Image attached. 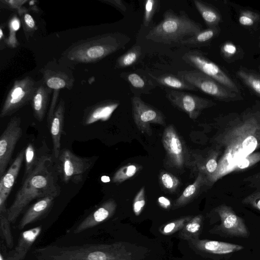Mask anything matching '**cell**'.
Returning a JSON list of instances; mask_svg holds the SVG:
<instances>
[{"label": "cell", "mask_w": 260, "mask_h": 260, "mask_svg": "<svg viewBox=\"0 0 260 260\" xmlns=\"http://www.w3.org/2000/svg\"><path fill=\"white\" fill-rule=\"evenodd\" d=\"M55 198L48 196L38 200L25 212L19 222L18 229L22 230L27 225L45 217L53 207Z\"/></svg>", "instance_id": "ac0fdd59"}, {"label": "cell", "mask_w": 260, "mask_h": 260, "mask_svg": "<svg viewBox=\"0 0 260 260\" xmlns=\"http://www.w3.org/2000/svg\"><path fill=\"white\" fill-rule=\"evenodd\" d=\"M121 78L126 81L129 85L134 95L140 96L142 94H149L156 85V83L150 78L142 73L135 72H122Z\"/></svg>", "instance_id": "7402d4cb"}, {"label": "cell", "mask_w": 260, "mask_h": 260, "mask_svg": "<svg viewBox=\"0 0 260 260\" xmlns=\"http://www.w3.org/2000/svg\"><path fill=\"white\" fill-rule=\"evenodd\" d=\"M53 90L48 87L43 80L36 82V87L30 104L35 118L42 121L46 115Z\"/></svg>", "instance_id": "d6986e66"}, {"label": "cell", "mask_w": 260, "mask_h": 260, "mask_svg": "<svg viewBox=\"0 0 260 260\" xmlns=\"http://www.w3.org/2000/svg\"><path fill=\"white\" fill-rule=\"evenodd\" d=\"M244 181L248 182L250 187L260 190V172L245 178Z\"/></svg>", "instance_id": "7bdbcfd3"}, {"label": "cell", "mask_w": 260, "mask_h": 260, "mask_svg": "<svg viewBox=\"0 0 260 260\" xmlns=\"http://www.w3.org/2000/svg\"><path fill=\"white\" fill-rule=\"evenodd\" d=\"M158 202L161 206L164 208H167L171 205L170 200L165 197H160L158 199Z\"/></svg>", "instance_id": "7dc6e473"}, {"label": "cell", "mask_w": 260, "mask_h": 260, "mask_svg": "<svg viewBox=\"0 0 260 260\" xmlns=\"http://www.w3.org/2000/svg\"><path fill=\"white\" fill-rule=\"evenodd\" d=\"M145 205V189L143 186L136 194L133 203L134 212L138 214L140 213Z\"/></svg>", "instance_id": "74e56055"}, {"label": "cell", "mask_w": 260, "mask_h": 260, "mask_svg": "<svg viewBox=\"0 0 260 260\" xmlns=\"http://www.w3.org/2000/svg\"><path fill=\"white\" fill-rule=\"evenodd\" d=\"M40 152L37 151L32 143H28L25 148V172L23 179L29 175L35 168Z\"/></svg>", "instance_id": "f546056e"}, {"label": "cell", "mask_w": 260, "mask_h": 260, "mask_svg": "<svg viewBox=\"0 0 260 260\" xmlns=\"http://www.w3.org/2000/svg\"><path fill=\"white\" fill-rule=\"evenodd\" d=\"M119 104V101L106 100L87 108L83 114V124L87 125L99 120H108Z\"/></svg>", "instance_id": "9a60e30c"}, {"label": "cell", "mask_w": 260, "mask_h": 260, "mask_svg": "<svg viewBox=\"0 0 260 260\" xmlns=\"http://www.w3.org/2000/svg\"><path fill=\"white\" fill-rule=\"evenodd\" d=\"M182 58L196 70L214 79L230 90L240 93V89L234 81L202 52L197 50L190 51L185 53Z\"/></svg>", "instance_id": "ba28073f"}, {"label": "cell", "mask_w": 260, "mask_h": 260, "mask_svg": "<svg viewBox=\"0 0 260 260\" xmlns=\"http://www.w3.org/2000/svg\"><path fill=\"white\" fill-rule=\"evenodd\" d=\"M260 161V152H254L241 160L235 166L234 172L243 171L251 167Z\"/></svg>", "instance_id": "8d00e7d4"}, {"label": "cell", "mask_w": 260, "mask_h": 260, "mask_svg": "<svg viewBox=\"0 0 260 260\" xmlns=\"http://www.w3.org/2000/svg\"><path fill=\"white\" fill-rule=\"evenodd\" d=\"M131 39L121 32L104 34L78 41L61 54L58 61L68 67L97 62L124 48Z\"/></svg>", "instance_id": "3957f363"}, {"label": "cell", "mask_w": 260, "mask_h": 260, "mask_svg": "<svg viewBox=\"0 0 260 260\" xmlns=\"http://www.w3.org/2000/svg\"><path fill=\"white\" fill-rule=\"evenodd\" d=\"M175 226V224L174 223L171 222L169 223L164 228V231L165 233H170L174 229Z\"/></svg>", "instance_id": "c3c4849f"}, {"label": "cell", "mask_w": 260, "mask_h": 260, "mask_svg": "<svg viewBox=\"0 0 260 260\" xmlns=\"http://www.w3.org/2000/svg\"><path fill=\"white\" fill-rule=\"evenodd\" d=\"M177 75L200 90L214 98L224 102L242 99L236 93L223 86L214 79L197 70L180 71Z\"/></svg>", "instance_id": "8992f818"}, {"label": "cell", "mask_w": 260, "mask_h": 260, "mask_svg": "<svg viewBox=\"0 0 260 260\" xmlns=\"http://www.w3.org/2000/svg\"><path fill=\"white\" fill-rule=\"evenodd\" d=\"M116 206V203L113 199L106 201L82 220L75 228L73 233L78 234L95 226L110 216Z\"/></svg>", "instance_id": "e0dca14e"}, {"label": "cell", "mask_w": 260, "mask_h": 260, "mask_svg": "<svg viewBox=\"0 0 260 260\" xmlns=\"http://www.w3.org/2000/svg\"><path fill=\"white\" fill-rule=\"evenodd\" d=\"M0 260H5V257H4L2 253L0 254Z\"/></svg>", "instance_id": "f907efd6"}, {"label": "cell", "mask_w": 260, "mask_h": 260, "mask_svg": "<svg viewBox=\"0 0 260 260\" xmlns=\"http://www.w3.org/2000/svg\"><path fill=\"white\" fill-rule=\"evenodd\" d=\"M166 97L174 107L192 120L197 119L203 110L215 105L211 100L180 90H166Z\"/></svg>", "instance_id": "30bf717a"}, {"label": "cell", "mask_w": 260, "mask_h": 260, "mask_svg": "<svg viewBox=\"0 0 260 260\" xmlns=\"http://www.w3.org/2000/svg\"><path fill=\"white\" fill-rule=\"evenodd\" d=\"M259 119H260V115H259Z\"/></svg>", "instance_id": "816d5d0a"}, {"label": "cell", "mask_w": 260, "mask_h": 260, "mask_svg": "<svg viewBox=\"0 0 260 260\" xmlns=\"http://www.w3.org/2000/svg\"><path fill=\"white\" fill-rule=\"evenodd\" d=\"M205 185H208L206 176L203 173L199 172L194 182L186 187L177 199L176 205H182L189 202L199 194L201 188Z\"/></svg>", "instance_id": "d4e9b609"}, {"label": "cell", "mask_w": 260, "mask_h": 260, "mask_svg": "<svg viewBox=\"0 0 260 260\" xmlns=\"http://www.w3.org/2000/svg\"><path fill=\"white\" fill-rule=\"evenodd\" d=\"M203 247L208 252L219 255L233 253L244 248L238 244L217 241H207L204 243Z\"/></svg>", "instance_id": "4316f807"}, {"label": "cell", "mask_w": 260, "mask_h": 260, "mask_svg": "<svg viewBox=\"0 0 260 260\" xmlns=\"http://www.w3.org/2000/svg\"><path fill=\"white\" fill-rule=\"evenodd\" d=\"M200 23L190 19L184 11L179 14L172 9L166 10L162 20L146 35L147 39L169 44L180 43L202 30Z\"/></svg>", "instance_id": "277c9868"}, {"label": "cell", "mask_w": 260, "mask_h": 260, "mask_svg": "<svg viewBox=\"0 0 260 260\" xmlns=\"http://www.w3.org/2000/svg\"><path fill=\"white\" fill-rule=\"evenodd\" d=\"M4 39V34L3 32V29L2 27V25L1 26L0 28V41L2 42L3 41V39Z\"/></svg>", "instance_id": "681fc988"}, {"label": "cell", "mask_w": 260, "mask_h": 260, "mask_svg": "<svg viewBox=\"0 0 260 260\" xmlns=\"http://www.w3.org/2000/svg\"><path fill=\"white\" fill-rule=\"evenodd\" d=\"M222 51L224 54L228 55H233L236 52L237 49L236 46L231 43L225 44L222 48Z\"/></svg>", "instance_id": "ee69618b"}, {"label": "cell", "mask_w": 260, "mask_h": 260, "mask_svg": "<svg viewBox=\"0 0 260 260\" xmlns=\"http://www.w3.org/2000/svg\"><path fill=\"white\" fill-rule=\"evenodd\" d=\"M21 120L15 116L11 118L0 137V177L5 173L15 146L22 135Z\"/></svg>", "instance_id": "7c38bea8"}, {"label": "cell", "mask_w": 260, "mask_h": 260, "mask_svg": "<svg viewBox=\"0 0 260 260\" xmlns=\"http://www.w3.org/2000/svg\"><path fill=\"white\" fill-rule=\"evenodd\" d=\"M58 177L54 157L45 150L40 151L35 168L22 180L13 202L7 209L10 223H14L32 201L48 196L58 197L61 193Z\"/></svg>", "instance_id": "7a4b0ae2"}, {"label": "cell", "mask_w": 260, "mask_h": 260, "mask_svg": "<svg viewBox=\"0 0 260 260\" xmlns=\"http://www.w3.org/2000/svg\"><path fill=\"white\" fill-rule=\"evenodd\" d=\"M9 28L17 31L20 27V21L16 16H13L9 22Z\"/></svg>", "instance_id": "f6af8a7d"}, {"label": "cell", "mask_w": 260, "mask_h": 260, "mask_svg": "<svg viewBox=\"0 0 260 260\" xmlns=\"http://www.w3.org/2000/svg\"><path fill=\"white\" fill-rule=\"evenodd\" d=\"M237 75L248 87L260 95L259 76L244 70H239Z\"/></svg>", "instance_id": "1f68e13d"}, {"label": "cell", "mask_w": 260, "mask_h": 260, "mask_svg": "<svg viewBox=\"0 0 260 260\" xmlns=\"http://www.w3.org/2000/svg\"><path fill=\"white\" fill-rule=\"evenodd\" d=\"M147 75L158 85L175 90H198L191 84L187 82L177 75L172 74H165L159 76H155L150 73Z\"/></svg>", "instance_id": "cb8c5ba5"}, {"label": "cell", "mask_w": 260, "mask_h": 260, "mask_svg": "<svg viewBox=\"0 0 260 260\" xmlns=\"http://www.w3.org/2000/svg\"><path fill=\"white\" fill-rule=\"evenodd\" d=\"M259 114L249 113L228 120L214 139L219 153L216 171L207 178L211 186L234 172L236 165L260 148Z\"/></svg>", "instance_id": "6da1fadb"}, {"label": "cell", "mask_w": 260, "mask_h": 260, "mask_svg": "<svg viewBox=\"0 0 260 260\" xmlns=\"http://www.w3.org/2000/svg\"><path fill=\"white\" fill-rule=\"evenodd\" d=\"M242 203L260 211V190H256L245 198Z\"/></svg>", "instance_id": "f35d334b"}, {"label": "cell", "mask_w": 260, "mask_h": 260, "mask_svg": "<svg viewBox=\"0 0 260 260\" xmlns=\"http://www.w3.org/2000/svg\"><path fill=\"white\" fill-rule=\"evenodd\" d=\"M100 1L116 8L121 12L126 11V5L122 0H101Z\"/></svg>", "instance_id": "b9f144b4"}, {"label": "cell", "mask_w": 260, "mask_h": 260, "mask_svg": "<svg viewBox=\"0 0 260 260\" xmlns=\"http://www.w3.org/2000/svg\"><path fill=\"white\" fill-rule=\"evenodd\" d=\"M218 32L217 27H209L202 30L197 34L182 41L180 43L184 45H199L210 41Z\"/></svg>", "instance_id": "f1b7e54d"}, {"label": "cell", "mask_w": 260, "mask_h": 260, "mask_svg": "<svg viewBox=\"0 0 260 260\" xmlns=\"http://www.w3.org/2000/svg\"><path fill=\"white\" fill-rule=\"evenodd\" d=\"M159 180L162 188L170 192H175L180 184L179 180L176 176L166 171L160 173Z\"/></svg>", "instance_id": "e575fe53"}, {"label": "cell", "mask_w": 260, "mask_h": 260, "mask_svg": "<svg viewBox=\"0 0 260 260\" xmlns=\"http://www.w3.org/2000/svg\"><path fill=\"white\" fill-rule=\"evenodd\" d=\"M65 114V102L60 99L52 118L48 123L53 144V155L54 159L57 158L61 150V136Z\"/></svg>", "instance_id": "2e32d148"}, {"label": "cell", "mask_w": 260, "mask_h": 260, "mask_svg": "<svg viewBox=\"0 0 260 260\" xmlns=\"http://www.w3.org/2000/svg\"><path fill=\"white\" fill-rule=\"evenodd\" d=\"M215 210L220 220L219 229L224 235L232 237L247 238L249 236V232L244 220L237 215L231 207L221 205Z\"/></svg>", "instance_id": "5bb4252c"}, {"label": "cell", "mask_w": 260, "mask_h": 260, "mask_svg": "<svg viewBox=\"0 0 260 260\" xmlns=\"http://www.w3.org/2000/svg\"><path fill=\"white\" fill-rule=\"evenodd\" d=\"M40 72L43 82L53 91L63 88L71 90L74 86L75 79L72 70L58 61L48 62Z\"/></svg>", "instance_id": "4fadbf2b"}, {"label": "cell", "mask_w": 260, "mask_h": 260, "mask_svg": "<svg viewBox=\"0 0 260 260\" xmlns=\"http://www.w3.org/2000/svg\"><path fill=\"white\" fill-rule=\"evenodd\" d=\"M255 19V17L252 12H244L240 15L239 18V22L241 25L250 26L254 23Z\"/></svg>", "instance_id": "60d3db41"}, {"label": "cell", "mask_w": 260, "mask_h": 260, "mask_svg": "<svg viewBox=\"0 0 260 260\" xmlns=\"http://www.w3.org/2000/svg\"><path fill=\"white\" fill-rule=\"evenodd\" d=\"M55 161L58 176L62 182L78 184L94 165L95 157H81L63 148Z\"/></svg>", "instance_id": "5b68a950"}, {"label": "cell", "mask_w": 260, "mask_h": 260, "mask_svg": "<svg viewBox=\"0 0 260 260\" xmlns=\"http://www.w3.org/2000/svg\"><path fill=\"white\" fill-rule=\"evenodd\" d=\"M139 169V166L133 164L123 166L114 173L112 181L116 183H122L133 177Z\"/></svg>", "instance_id": "d6a6232c"}, {"label": "cell", "mask_w": 260, "mask_h": 260, "mask_svg": "<svg viewBox=\"0 0 260 260\" xmlns=\"http://www.w3.org/2000/svg\"><path fill=\"white\" fill-rule=\"evenodd\" d=\"M193 2L209 28L217 26L221 20L220 15L217 10L202 1L193 0Z\"/></svg>", "instance_id": "484cf974"}, {"label": "cell", "mask_w": 260, "mask_h": 260, "mask_svg": "<svg viewBox=\"0 0 260 260\" xmlns=\"http://www.w3.org/2000/svg\"><path fill=\"white\" fill-rule=\"evenodd\" d=\"M28 2L27 0H1V7L9 10H16L18 12L22 6Z\"/></svg>", "instance_id": "ab89813d"}, {"label": "cell", "mask_w": 260, "mask_h": 260, "mask_svg": "<svg viewBox=\"0 0 260 260\" xmlns=\"http://www.w3.org/2000/svg\"><path fill=\"white\" fill-rule=\"evenodd\" d=\"M133 115L138 129L149 136L152 134L150 124L166 125L162 112L143 101L140 96L134 95L131 98Z\"/></svg>", "instance_id": "8fae6325"}, {"label": "cell", "mask_w": 260, "mask_h": 260, "mask_svg": "<svg viewBox=\"0 0 260 260\" xmlns=\"http://www.w3.org/2000/svg\"><path fill=\"white\" fill-rule=\"evenodd\" d=\"M141 54V46L140 45L134 46L117 59L115 68L123 69L133 66L138 61Z\"/></svg>", "instance_id": "83f0119b"}, {"label": "cell", "mask_w": 260, "mask_h": 260, "mask_svg": "<svg viewBox=\"0 0 260 260\" xmlns=\"http://www.w3.org/2000/svg\"><path fill=\"white\" fill-rule=\"evenodd\" d=\"M9 221L7 214L0 213V229L1 234L7 246L11 248L13 246V238L12 235Z\"/></svg>", "instance_id": "d590c367"}, {"label": "cell", "mask_w": 260, "mask_h": 260, "mask_svg": "<svg viewBox=\"0 0 260 260\" xmlns=\"http://www.w3.org/2000/svg\"><path fill=\"white\" fill-rule=\"evenodd\" d=\"M18 12L21 18V23L25 38L28 40L37 29L35 21L25 8L22 7Z\"/></svg>", "instance_id": "4dcf8cb0"}, {"label": "cell", "mask_w": 260, "mask_h": 260, "mask_svg": "<svg viewBox=\"0 0 260 260\" xmlns=\"http://www.w3.org/2000/svg\"><path fill=\"white\" fill-rule=\"evenodd\" d=\"M193 156V160L189 164H191L198 172L203 173L208 178L216 171L219 156L216 148L213 147L205 153H194Z\"/></svg>", "instance_id": "44dd1931"}, {"label": "cell", "mask_w": 260, "mask_h": 260, "mask_svg": "<svg viewBox=\"0 0 260 260\" xmlns=\"http://www.w3.org/2000/svg\"><path fill=\"white\" fill-rule=\"evenodd\" d=\"M200 224L199 222H193L186 225V230L191 233H196L200 229Z\"/></svg>", "instance_id": "bcb514c9"}, {"label": "cell", "mask_w": 260, "mask_h": 260, "mask_svg": "<svg viewBox=\"0 0 260 260\" xmlns=\"http://www.w3.org/2000/svg\"><path fill=\"white\" fill-rule=\"evenodd\" d=\"M42 226L26 230L19 236L17 244L5 260H24L32 245L40 235Z\"/></svg>", "instance_id": "ffe728a7"}, {"label": "cell", "mask_w": 260, "mask_h": 260, "mask_svg": "<svg viewBox=\"0 0 260 260\" xmlns=\"http://www.w3.org/2000/svg\"><path fill=\"white\" fill-rule=\"evenodd\" d=\"M25 148L18 154L6 172L1 177L0 196L7 199L14 186L24 159Z\"/></svg>", "instance_id": "603a6c76"}, {"label": "cell", "mask_w": 260, "mask_h": 260, "mask_svg": "<svg viewBox=\"0 0 260 260\" xmlns=\"http://www.w3.org/2000/svg\"><path fill=\"white\" fill-rule=\"evenodd\" d=\"M160 7L159 0H146L144 2V14L143 24L148 27L151 22L154 15L158 12Z\"/></svg>", "instance_id": "836d02e7"}, {"label": "cell", "mask_w": 260, "mask_h": 260, "mask_svg": "<svg viewBox=\"0 0 260 260\" xmlns=\"http://www.w3.org/2000/svg\"><path fill=\"white\" fill-rule=\"evenodd\" d=\"M36 82L30 76L16 80L2 105L0 117L10 116L30 104L36 90Z\"/></svg>", "instance_id": "52a82bcc"}, {"label": "cell", "mask_w": 260, "mask_h": 260, "mask_svg": "<svg viewBox=\"0 0 260 260\" xmlns=\"http://www.w3.org/2000/svg\"><path fill=\"white\" fill-rule=\"evenodd\" d=\"M162 143L169 166L180 169L189 165V153L185 144L173 125L168 126L164 129Z\"/></svg>", "instance_id": "9c48e42d"}]
</instances>
